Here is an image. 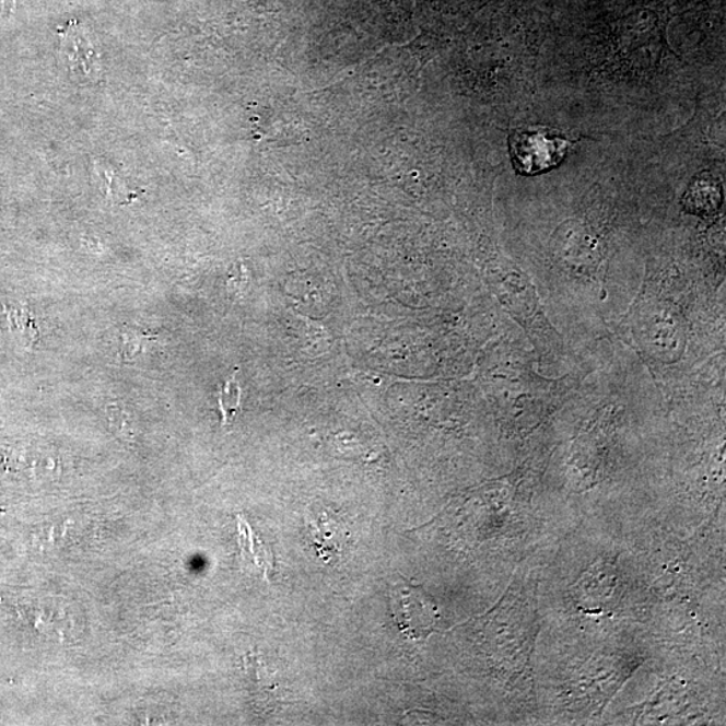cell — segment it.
<instances>
[{
	"label": "cell",
	"instance_id": "6da1fadb",
	"mask_svg": "<svg viewBox=\"0 0 726 726\" xmlns=\"http://www.w3.org/2000/svg\"><path fill=\"white\" fill-rule=\"evenodd\" d=\"M401 582L391 585L390 611L397 629L408 640L421 641L437 631L441 613L436 601L426 593L423 585L414 584L401 576Z\"/></svg>",
	"mask_w": 726,
	"mask_h": 726
},
{
	"label": "cell",
	"instance_id": "7a4b0ae2",
	"mask_svg": "<svg viewBox=\"0 0 726 726\" xmlns=\"http://www.w3.org/2000/svg\"><path fill=\"white\" fill-rule=\"evenodd\" d=\"M513 156L520 172L532 174L559 165L564 157L566 142L549 132H520L514 134Z\"/></svg>",
	"mask_w": 726,
	"mask_h": 726
},
{
	"label": "cell",
	"instance_id": "3957f363",
	"mask_svg": "<svg viewBox=\"0 0 726 726\" xmlns=\"http://www.w3.org/2000/svg\"><path fill=\"white\" fill-rule=\"evenodd\" d=\"M306 526L312 544L321 559L327 561L342 552L348 536L341 519L332 517V514H308Z\"/></svg>",
	"mask_w": 726,
	"mask_h": 726
},
{
	"label": "cell",
	"instance_id": "277c9868",
	"mask_svg": "<svg viewBox=\"0 0 726 726\" xmlns=\"http://www.w3.org/2000/svg\"><path fill=\"white\" fill-rule=\"evenodd\" d=\"M238 530L239 547H242L244 560L251 562L256 570L265 573V576L268 577L269 572H272L274 567L271 550L267 549L266 544L255 536L250 526L243 523L242 518H238Z\"/></svg>",
	"mask_w": 726,
	"mask_h": 726
},
{
	"label": "cell",
	"instance_id": "5b68a950",
	"mask_svg": "<svg viewBox=\"0 0 726 726\" xmlns=\"http://www.w3.org/2000/svg\"><path fill=\"white\" fill-rule=\"evenodd\" d=\"M219 402L224 424L231 423L234 414L238 411L239 402H242V389H239L236 376L226 380L224 386H222Z\"/></svg>",
	"mask_w": 726,
	"mask_h": 726
},
{
	"label": "cell",
	"instance_id": "8992f818",
	"mask_svg": "<svg viewBox=\"0 0 726 726\" xmlns=\"http://www.w3.org/2000/svg\"><path fill=\"white\" fill-rule=\"evenodd\" d=\"M154 337L148 332L139 330H126L121 333V355L122 359L131 361L138 355L143 354L145 350L154 342Z\"/></svg>",
	"mask_w": 726,
	"mask_h": 726
},
{
	"label": "cell",
	"instance_id": "52a82bcc",
	"mask_svg": "<svg viewBox=\"0 0 726 726\" xmlns=\"http://www.w3.org/2000/svg\"><path fill=\"white\" fill-rule=\"evenodd\" d=\"M9 320L11 330L21 337L23 343L32 344L37 337V329H35L34 320L31 314L25 308H10Z\"/></svg>",
	"mask_w": 726,
	"mask_h": 726
},
{
	"label": "cell",
	"instance_id": "ba28073f",
	"mask_svg": "<svg viewBox=\"0 0 726 726\" xmlns=\"http://www.w3.org/2000/svg\"><path fill=\"white\" fill-rule=\"evenodd\" d=\"M107 415L109 424L117 435L125 438V441H132L134 436L132 415L125 408L117 406V403H109Z\"/></svg>",
	"mask_w": 726,
	"mask_h": 726
}]
</instances>
